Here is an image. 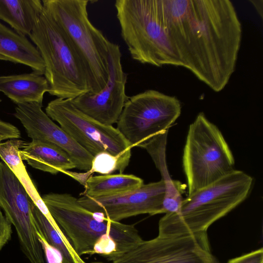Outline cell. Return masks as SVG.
I'll return each mask as SVG.
<instances>
[{"mask_svg": "<svg viewBox=\"0 0 263 263\" xmlns=\"http://www.w3.org/2000/svg\"><path fill=\"white\" fill-rule=\"evenodd\" d=\"M171 45L182 67L215 92L235 71L242 29L229 0H162Z\"/></svg>", "mask_w": 263, "mask_h": 263, "instance_id": "1", "label": "cell"}, {"mask_svg": "<svg viewBox=\"0 0 263 263\" xmlns=\"http://www.w3.org/2000/svg\"><path fill=\"white\" fill-rule=\"evenodd\" d=\"M42 199L50 215L76 252L98 254L111 258L121 255L143 239L134 225L114 221L100 213L92 212L69 194L49 193Z\"/></svg>", "mask_w": 263, "mask_h": 263, "instance_id": "2", "label": "cell"}, {"mask_svg": "<svg viewBox=\"0 0 263 263\" xmlns=\"http://www.w3.org/2000/svg\"><path fill=\"white\" fill-rule=\"evenodd\" d=\"M252 178L234 170L212 184L183 199L178 210L165 214L159 222L158 235H174L206 232L248 197Z\"/></svg>", "mask_w": 263, "mask_h": 263, "instance_id": "3", "label": "cell"}, {"mask_svg": "<svg viewBox=\"0 0 263 263\" xmlns=\"http://www.w3.org/2000/svg\"><path fill=\"white\" fill-rule=\"evenodd\" d=\"M115 7L133 59L157 67H182L168 36L162 0H117Z\"/></svg>", "mask_w": 263, "mask_h": 263, "instance_id": "4", "label": "cell"}, {"mask_svg": "<svg viewBox=\"0 0 263 263\" xmlns=\"http://www.w3.org/2000/svg\"><path fill=\"white\" fill-rule=\"evenodd\" d=\"M45 65L48 93L57 98L73 99L90 92L87 70L66 36L44 8L28 36Z\"/></svg>", "mask_w": 263, "mask_h": 263, "instance_id": "5", "label": "cell"}, {"mask_svg": "<svg viewBox=\"0 0 263 263\" xmlns=\"http://www.w3.org/2000/svg\"><path fill=\"white\" fill-rule=\"evenodd\" d=\"M44 8L54 20L83 63L90 92L96 94L109 77V41L90 22L87 0H43Z\"/></svg>", "mask_w": 263, "mask_h": 263, "instance_id": "6", "label": "cell"}, {"mask_svg": "<svg viewBox=\"0 0 263 263\" xmlns=\"http://www.w3.org/2000/svg\"><path fill=\"white\" fill-rule=\"evenodd\" d=\"M234 164L221 132L200 112L190 125L183 149L182 165L188 195L231 173Z\"/></svg>", "mask_w": 263, "mask_h": 263, "instance_id": "7", "label": "cell"}, {"mask_svg": "<svg viewBox=\"0 0 263 263\" xmlns=\"http://www.w3.org/2000/svg\"><path fill=\"white\" fill-rule=\"evenodd\" d=\"M181 112V103L176 97L147 90L129 97L117 129L132 148L168 130Z\"/></svg>", "mask_w": 263, "mask_h": 263, "instance_id": "8", "label": "cell"}, {"mask_svg": "<svg viewBox=\"0 0 263 263\" xmlns=\"http://www.w3.org/2000/svg\"><path fill=\"white\" fill-rule=\"evenodd\" d=\"M45 111L93 157L103 152L114 155L131 152L129 143L117 128L87 116L74 106L71 99L53 100L48 103Z\"/></svg>", "mask_w": 263, "mask_h": 263, "instance_id": "9", "label": "cell"}, {"mask_svg": "<svg viewBox=\"0 0 263 263\" xmlns=\"http://www.w3.org/2000/svg\"><path fill=\"white\" fill-rule=\"evenodd\" d=\"M111 263H219L211 252L206 232L160 235L142 240Z\"/></svg>", "mask_w": 263, "mask_h": 263, "instance_id": "10", "label": "cell"}, {"mask_svg": "<svg viewBox=\"0 0 263 263\" xmlns=\"http://www.w3.org/2000/svg\"><path fill=\"white\" fill-rule=\"evenodd\" d=\"M33 202L18 178L0 161V208L14 226L29 263H44L43 249L31 212Z\"/></svg>", "mask_w": 263, "mask_h": 263, "instance_id": "11", "label": "cell"}, {"mask_svg": "<svg viewBox=\"0 0 263 263\" xmlns=\"http://www.w3.org/2000/svg\"><path fill=\"white\" fill-rule=\"evenodd\" d=\"M109 77L105 86L96 94L86 93L72 99L82 112L106 125L117 123L129 97L126 94L127 74L121 64L118 45H109Z\"/></svg>", "mask_w": 263, "mask_h": 263, "instance_id": "12", "label": "cell"}, {"mask_svg": "<svg viewBox=\"0 0 263 263\" xmlns=\"http://www.w3.org/2000/svg\"><path fill=\"white\" fill-rule=\"evenodd\" d=\"M166 187L160 181L143 184L128 192L109 197L91 198L84 195L78 202L88 210L102 214L114 221L140 214L154 215L163 213Z\"/></svg>", "mask_w": 263, "mask_h": 263, "instance_id": "13", "label": "cell"}, {"mask_svg": "<svg viewBox=\"0 0 263 263\" xmlns=\"http://www.w3.org/2000/svg\"><path fill=\"white\" fill-rule=\"evenodd\" d=\"M36 103L16 105L14 116L18 119L32 140L52 143L64 150L74 162L76 168L89 171L93 157L57 125Z\"/></svg>", "mask_w": 263, "mask_h": 263, "instance_id": "14", "label": "cell"}, {"mask_svg": "<svg viewBox=\"0 0 263 263\" xmlns=\"http://www.w3.org/2000/svg\"><path fill=\"white\" fill-rule=\"evenodd\" d=\"M19 154L22 160L32 167L53 175L59 172L67 174L68 170L76 168L64 150L47 141L32 140L25 144Z\"/></svg>", "mask_w": 263, "mask_h": 263, "instance_id": "15", "label": "cell"}, {"mask_svg": "<svg viewBox=\"0 0 263 263\" xmlns=\"http://www.w3.org/2000/svg\"><path fill=\"white\" fill-rule=\"evenodd\" d=\"M168 131L158 134L139 145L146 149L154 160L165 183L166 192L163 204V213L177 212L183 199L184 185L178 180H173L169 174L165 160V150Z\"/></svg>", "mask_w": 263, "mask_h": 263, "instance_id": "16", "label": "cell"}, {"mask_svg": "<svg viewBox=\"0 0 263 263\" xmlns=\"http://www.w3.org/2000/svg\"><path fill=\"white\" fill-rule=\"evenodd\" d=\"M49 83L36 72L0 76V91L17 104L36 103L42 104L44 94L49 92Z\"/></svg>", "mask_w": 263, "mask_h": 263, "instance_id": "17", "label": "cell"}, {"mask_svg": "<svg viewBox=\"0 0 263 263\" xmlns=\"http://www.w3.org/2000/svg\"><path fill=\"white\" fill-rule=\"evenodd\" d=\"M0 54L9 62L30 67L43 74L45 65L40 52L25 35L11 30L0 22Z\"/></svg>", "mask_w": 263, "mask_h": 263, "instance_id": "18", "label": "cell"}, {"mask_svg": "<svg viewBox=\"0 0 263 263\" xmlns=\"http://www.w3.org/2000/svg\"><path fill=\"white\" fill-rule=\"evenodd\" d=\"M43 8L40 0H0V20L18 33L29 36Z\"/></svg>", "mask_w": 263, "mask_h": 263, "instance_id": "19", "label": "cell"}, {"mask_svg": "<svg viewBox=\"0 0 263 263\" xmlns=\"http://www.w3.org/2000/svg\"><path fill=\"white\" fill-rule=\"evenodd\" d=\"M143 184V180L134 175L120 173L89 176L83 184L85 190L81 195L91 198L112 196L137 189Z\"/></svg>", "mask_w": 263, "mask_h": 263, "instance_id": "20", "label": "cell"}, {"mask_svg": "<svg viewBox=\"0 0 263 263\" xmlns=\"http://www.w3.org/2000/svg\"><path fill=\"white\" fill-rule=\"evenodd\" d=\"M26 143L19 139H10L0 142V158L18 178L35 204L49 218L51 215L27 173L20 156V150Z\"/></svg>", "mask_w": 263, "mask_h": 263, "instance_id": "21", "label": "cell"}, {"mask_svg": "<svg viewBox=\"0 0 263 263\" xmlns=\"http://www.w3.org/2000/svg\"><path fill=\"white\" fill-rule=\"evenodd\" d=\"M31 212L37 233L59 252L62 263H86L76 252L61 229L54 227L34 202L31 204Z\"/></svg>", "mask_w": 263, "mask_h": 263, "instance_id": "22", "label": "cell"}, {"mask_svg": "<svg viewBox=\"0 0 263 263\" xmlns=\"http://www.w3.org/2000/svg\"><path fill=\"white\" fill-rule=\"evenodd\" d=\"M130 157L131 152L119 155L101 152L93 157L91 168L86 174L88 177L95 172L107 175L117 170L122 173L128 166Z\"/></svg>", "mask_w": 263, "mask_h": 263, "instance_id": "23", "label": "cell"}, {"mask_svg": "<svg viewBox=\"0 0 263 263\" xmlns=\"http://www.w3.org/2000/svg\"><path fill=\"white\" fill-rule=\"evenodd\" d=\"M227 263H263V249L262 248L231 259Z\"/></svg>", "mask_w": 263, "mask_h": 263, "instance_id": "24", "label": "cell"}, {"mask_svg": "<svg viewBox=\"0 0 263 263\" xmlns=\"http://www.w3.org/2000/svg\"><path fill=\"white\" fill-rule=\"evenodd\" d=\"M20 137L21 132L16 126L0 120V142L5 140L17 139Z\"/></svg>", "mask_w": 263, "mask_h": 263, "instance_id": "25", "label": "cell"}, {"mask_svg": "<svg viewBox=\"0 0 263 263\" xmlns=\"http://www.w3.org/2000/svg\"><path fill=\"white\" fill-rule=\"evenodd\" d=\"M11 233V223L3 215L0 208V250L10 239Z\"/></svg>", "mask_w": 263, "mask_h": 263, "instance_id": "26", "label": "cell"}, {"mask_svg": "<svg viewBox=\"0 0 263 263\" xmlns=\"http://www.w3.org/2000/svg\"><path fill=\"white\" fill-rule=\"evenodd\" d=\"M256 9L260 17H262V0H250L249 1Z\"/></svg>", "mask_w": 263, "mask_h": 263, "instance_id": "27", "label": "cell"}, {"mask_svg": "<svg viewBox=\"0 0 263 263\" xmlns=\"http://www.w3.org/2000/svg\"><path fill=\"white\" fill-rule=\"evenodd\" d=\"M0 60H3L6 61H9V60L6 57L0 54Z\"/></svg>", "mask_w": 263, "mask_h": 263, "instance_id": "28", "label": "cell"}, {"mask_svg": "<svg viewBox=\"0 0 263 263\" xmlns=\"http://www.w3.org/2000/svg\"><path fill=\"white\" fill-rule=\"evenodd\" d=\"M91 263H105V262H91Z\"/></svg>", "mask_w": 263, "mask_h": 263, "instance_id": "29", "label": "cell"}]
</instances>
